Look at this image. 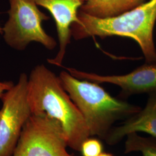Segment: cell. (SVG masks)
I'll list each match as a JSON object with an SVG mask.
<instances>
[{
	"mask_svg": "<svg viewBox=\"0 0 156 156\" xmlns=\"http://www.w3.org/2000/svg\"><path fill=\"white\" fill-rule=\"evenodd\" d=\"M145 133L156 138V93L149 94L145 108L133 116L113 126L105 139L109 145H115L128 134Z\"/></svg>",
	"mask_w": 156,
	"mask_h": 156,
	"instance_id": "obj_9",
	"label": "cell"
},
{
	"mask_svg": "<svg viewBox=\"0 0 156 156\" xmlns=\"http://www.w3.org/2000/svg\"><path fill=\"white\" fill-rule=\"evenodd\" d=\"M0 34H2V27H1V26H0Z\"/></svg>",
	"mask_w": 156,
	"mask_h": 156,
	"instance_id": "obj_15",
	"label": "cell"
},
{
	"mask_svg": "<svg viewBox=\"0 0 156 156\" xmlns=\"http://www.w3.org/2000/svg\"><path fill=\"white\" fill-rule=\"evenodd\" d=\"M14 84L11 81H0V98L6 91L11 89Z\"/></svg>",
	"mask_w": 156,
	"mask_h": 156,
	"instance_id": "obj_13",
	"label": "cell"
},
{
	"mask_svg": "<svg viewBox=\"0 0 156 156\" xmlns=\"http://www.w3.org/2000/svg\"><path fill=\"white\" fill-rule=\"evenodd\" d=\"M8 19L2 27L4 41L13 49L25 50L31 42H37L48 50L57 46L55 39L42 27L49 17L39 9L35 0H9Z\"/></svg>",
	"mask_w": 156,
	"mask_h": 156,
	"instance_id": "obj_4",
	"label": "cell"
},
{
	"mask_svg": "<svg viewBox=\"0 0 156 156\" xmlns=\"http://www.w3.org/2000/svg\"><path fill=\"white\" fill-rule=\"evenodd\" d=\"M27 96L32 114L44 115L62 128L68 147L80 151L90 137L83 117L64 88L59 76L44 64L38 65L28 78Z\"/></svg>",
	"mask_w": 156,
	"mask_h": 156,
	"instance_id": "obj_1",
	"label": "cell"
},
{
	"mask_svg": "<svg viewBox=\"0 0 156 156\" xmlns=\"http://www.w3.org/2000/svg\"><path fill=\"white\" fill-rule=\"evenodd\" d=\"M99 156H114L113 154H112L111 153H101Z\"/></svg>",
	"mask_w": 156,
	"mask_h": 156,
	"instance_id": "obj_14",
	"label": "cell"
},
{
	"mask_svg": "<svg viewBox=\"0 0 156 156\" xmlns=\"http://www.w3.org/2000/svg\"><path fill=\"white\" fill-rule=\"evenodd\" d=\"M67 140L55 120L32 114L11 156H78L67 151Z\"/></svg>",
	"mask_w": 156,
	"mask_h": 156,
	"instance_id": "obj_5",
	"label": "cell"
},
{
	"mask_svg": "<svg viewBox=\"0 0 156 156\" xmlns=\"http://www.w3.org/2000/svg\"><path fill=\"white\" fill-rule=\"evenodd\" d=\"M28 78L25 73H21L17 83L1 98L0 156H12L23 128L32 115L27 96Z\"/></svg>",
	"mask_w": 156,
	"mask_h": 156,
	"instance_id": "obj_6",
	"label": "cell"
},
{
	"mask_svg": "<svg viewBox=\"0 0 156 156\" xmlns=\"http://www.w3.org/2000/svg\"><path fill=\"white\" fill-rule=\"evenodd\" d=\"M140 152L142 156H156V138L144 137L138 133H131L126 136L124 153Z\"/></svg>",
	"mask_w": 156,
	"mask_h": 156,
	"instance_id": "obj_11",
	"label": "cell"
},
{
	"mask_svg": "<svg viewBox=\"0 0 156 156\" xmlns=\"http://www.w3.org/2000/svg\"><path fill=\"white\" fill-rule=\"evenodd\" d=\"M78 21L71 26L72 37L76 41L91 37H127L140 47L145 62L156 64L153 31L156 22V0H149L118 16L108 18L91 16L79 11Z\"/></svg>",
	"mask_w": 156,
	"mask_h": 156,
	"instance_id": "obj_2",
	"label": "cell"
},
{
	"mask_svg": "<svg viewBox=\"0 0 156 156\" xmlns=\"http://www.w3.org/2000/svg\"><path fill=\"white\" fill-rule=\"evenodd\" d=\"M38 6L50 12L56 24L59 49L56 56L48 62L57 67H62L67 47L71 43V26L78 21V12L85 0H35Z\"/></svg>",
	"mask_w": 156,
	"mask_h": 156,
	"instance_id": "obj_8",
	"label": "cell"
},
{
	"mask_svg": "<svg viewBox=\"0 0 156 156\" xmlns=\"http://www.w3.org/2000/svg\"><path fill=\"white\" fill-rule=\"evenodd\" d=\"M146 0H85L79 10L91 16H116L140 5Z\"/></svg>",
	"mask_w": 156,
	"mask_h": 156,
	"instance_id": "obj_10",
	"label": "cell"
},
{
	"mask_svg": "<svg viewBox=\"0 0 156 156\" xmlns=\"http://www.w3.org/2000/svg\"><path fill=\"white\" fill-rule=\"evenodd\" d=\"M75 78L98 84L109 83L120 87L118 98L126 100L134 95L156 93V64L145 62L134 71L121 75H101L73 68H65Z\"/></svg>",
	"mask_w": 156,
	"mask_h": 156,
	"instance_id": "obj_7",
	"label": "cell"
},
{
	"mask_svg": "<svg viewBox=\"0 0 156 156\" xmlns=\"http://www.w3.org/2000/svg\"><path fill=\"white\" fill-rule=\"evenodd\" d=\"M59 78L64 88L82 113L90 136L105 138L114 124L141 110L140 106L112 96L100 84L74 77L62 71Z\"/></svg>",
	"mask_w": 156,
	"mask_h": 156,
	"instance_id": "obj_3",
	"label": "cell"
},
{
	"mask_svg": "<svg viewBox=\"0 0 156 156\" xmlns=\"http://www.w3.org/2000/svg\"><path fill=\"white\" fill-rule=\"evenodd\" d=\"M90 137L83 142L80 152L83 156H99L103 153V145L99 139Z\"/></svg>",
	"mask_w": 156,
	"mask_h": 156,
	"instance_id": "obj_12",
	"label": "cell"
}]
</instances>
